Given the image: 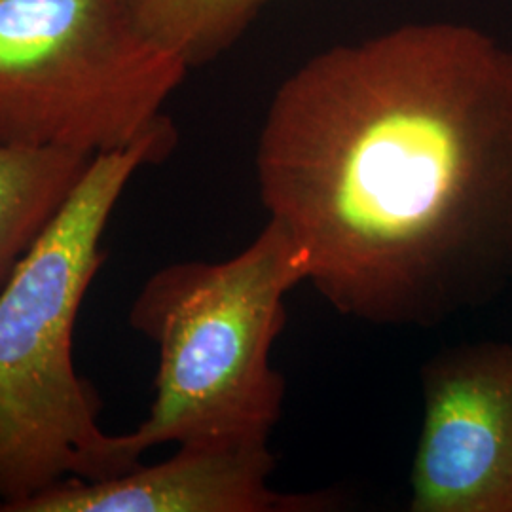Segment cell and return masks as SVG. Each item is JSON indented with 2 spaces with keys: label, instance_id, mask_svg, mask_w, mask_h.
<instances>
[{
  "label": "cell",
  "instance_id": "cell-7",
  "mask_svg": "<svg viewBox=\"0 0 512 512\" xmlns=\"http://www.w3.org/2000/svg\"><path fill=\"white\" fill-rule=\"evenodd\" d=\"M93 156L0 143V291L52 226Z\"/></svg>",
  "mask_w": 512,
  "mask_h": 512
},
{
  "label": "cell",
  "instance_id": "cell-5",
  "mask_svg": "<svg viewBox=\"0 0 512 512\" xmlns=\"http://www.w3.org/2000/svg\"><path fill=\"white\" fill-rule=\"evenodd\" d=\"M412 512H512V342L482 340L421 368Z\"/></svg>",
  "mask_w": 512,
  "mask_h": 512
},
{
  "label": "cell",
  "instance_id": "cell-3",
  "mask_svg": "<svg viewBox=\"0 0 512 512\" xmlns=\"http://www.w3.org/2000/svg\"><path fill=\"white\" fill-rule=\"evenodd\" d=\"M302 281L306 255L274 219L232 258L173 262L148 277L128 323L158 348V372L147 418L112 435L122 473L162 444L270 442L287 387L270 357L285 298Z\"/></svg>",
  "mask_w": 512,
  "mask_h": 512
},
{
  "label": "cell",
  "instance_id": "cell-8",
  "mask_svg": "<svg viewBox=\"0 0 512 512\" xmlns=\"http://www.w3.org/2000/svg\"><path fill=\"white\" fill-rule=\"evenodd\" d=\"M270 0H129L156 40L181 55L190 69L226 54Z\"/></svg>",
  "mask_w": 512,
  "mask_h": 512
},
{
  "label": "cell",
  "instance_id": "cell-1",
  "mask_svg": "<svg viewBox=\"0 0 512 512\" xmlns=\"http://www.w3.org/2000/svg\"><path fill=\"white\" fill-rule=\"evenodd\" d=\"M260 202L344 317L431 329L512 287V50L465 23L334 44L289 74Z\"/></svg>",
  "mask_w": 512,
  "mask_h": 512
},
{
  "label": "cell",
  "instance_id": "cell-2",
  "mask_svg": "<svg viewBox=\"0 0 512 512\" xmlns=\"http://www.w3.org/2000/svg\"><path fill=\"white\" fill-rule=\"evenodd\" d=\"M173 122L95 154L63 211L0 291V512L55 482L122 475L103 399L78 374L74 329L107 253L110 217L139 169L177 147Z\"/></svg>",
  "mask_w": 512,
  "mask_h": 512
},
{
  "label": "cell",
  "instance_id": "cell-6",
  "mask_svg": "<svg viewBox=\"0 0 512 512\" xmlns=\"http://www.w3.org/2000/svg\"><path fill=\"white\" fill-rule=\"evenodd\" d=\"M275 456L262 444H183L165 461L122 475L69 476L6 512H311L325 494H281L270 486Z\"/></svg>",
  "mask_w": 512,
  "mask_h": 512
},
{
  "label": "cell",
  "instance_id": "cell-4",
  "mask_svg": "<svg viewBox=\"0 0 512 512\" xmlns=\"http://www.w3.org/2000/svg\"><path fill=\"white\" fill-rule=\"evenodd\" d=\"M188 71L129 0H0V143L129 147L173 122Z\"/></svg>",
  "mask_w": 512,
  "mask_h": 512
}]
</instances>
